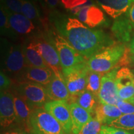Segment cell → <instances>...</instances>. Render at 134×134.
Segmentation results:
<instances>
[{
    "label": "cell",
    "mask_w": 134,
    "mask_h": 134,
    "mask_svg": "<svg viewBox=\"0 0 134 134\" xmlns=\"http://www.w3.org/2000/svg\"><path fill=\"white\" fill-rule=\"evenodd\" d=\"M57 28L70 44L84 58H91L100 50L115 43L113 38L104 31L88 27L76 18H68L58 23Z\"/></svg>",
    "instance_id": "cell-1"
},
{
    "label": "cell",
    "mask_w": 134,
    "mask_h": 134,
    "mask_svg": "<svg viewBox=\"0 0 134 134\" xmlns=\"http://www.w3.org/2000/svg\"><path fill=\"white\" fill-rule=\"evenodd\" d=\"M125 47L122 43H114L100 50L89 58L87 65L90 71L105 74L115 68L125 53Z\"/></svg>",
    "instance_id": "cell-2"
},
{
    "label": "cell",
    "mask_w": 134,
    "mask_h": 134,
    "mask_svg": "<svg viewBox=\"0 0 134 134\" xmlns=\"http://www.w3.org/2000/svg\"><path fill=\"white\" fill-rule=\"evenodd\" d=\"M53 38L52 43L58 53L63 75L87 62L85 58L70 44L66 38L58 34H54Z\"/></svg>",
    "instance_id": "cell-3"
},
{
    "label": "cell",
    "mask_w": 134,
    "mask_h": 134,
    "mask_svg": "<svg viewBox=\"0 0 134 134\" xmlns=\"http://www.w3.org/2000/svg\"><path fill=\"white\" fill-rule=\"evenodd\" d=\"M29 134H65L63 128L44 108L33 110L29 119Z\"/></svg>",
    "instance_id": "cell-4"
},
{
    "label": "cell",
    "mask_w": 134,
    "mask_h": 134,
    "mask_svg": "<svg viewBox=\"0 0 134 134\" xmlns=\"http://www.w3.org/2000/svg\"><path fill=\"white\" fill-rule=\"evenodd\" d=\"M14 92L24 100L32 110L44 108V105L51 100L46 88L32 82H20L15 87Z\"/></svg>",
    "instance_id": "cell-5"
},
{
    "label": "cell",
    "mask_w": 134,
    "mask_h": 134,
    "mask_svg": "<svg viewBox=\"0 0 134 134\" xmlns=\"http://www.w3.org/2000/svg\"><path fill=\"white\" fill-rule=\"evenodd\" d=\"M89 70L87 62L63 75L70 98L75 100L76 97L86 90Z\"/></svg>",
    "instance_id": "cell-6"
},
{
    "label": "cell",
    "mask_w": 134,
    "mask_h": 134,
    "mask_svg": "<svg viewBox=\"0 0 134 134\" xmlns=\"http://www.w3.org/2000/svg\"><path fill=\"white\" fill-rule=\"evenodd\" d=\"M44 109L57 120L65 134H73L70 104L67 100H50L44 105Z\"/></svg>",
    "instance_id": "cell-7"
},
{
    "label": "cell",
    "mask_w": 134,
    "mask_h": 134,
    "mask_svg": "<svg viewBox=\"0 0 134 134\" xmlns=\"http://www.w3.org/2000/svg\"><path fill=\"white\" fill-rule=\"evenodd\" d=\"M120 68L116 66L108 73L103 75L98 99L100 103L116 105L120 99L117 93L115 77Z\"/></svg>",
    "instance_id": "cell-8"
},
{
    "label": "cell",
    "mask_w": 134,
    "mask_h": 134,
    "mask_svg": "<svg viewBox=\"0 0 134 134\" xmlns=\"http://www.w3.org/2000/svg\"><path fill=\"white\" fill-rule=\"evenodd\" d=\"M71 12L78 17V19L90 28L96 27L103 24L104 15L102 10L89 0L86 4L71 9Z\"/></svg>",
    "instance_id": "cell-9"
},
{
    "label": "cell",
    "mask_w": 134,
    "mask_h": 134,
    "mask_svg": "<svg viewBox=\"0 0 134 134\" xmlns=\"http://www.w3.org/2000/svg\"><path fill=\"white\" fill-rule=\"evenodd\" d=\"M35 39L37 43L40 53L48 68L52 70L57 76L64 77L59 57L52 43H50L42 36L37 37Z\"/></svg>",
    "instance_id": "cell-10"
},
{
    "label": "cell",
    "mask_w": 134,
    "mask_h": 134,
    "mask_svg": "<svg viewBox=\"0 0 134 134\" xmlns=\"http://www.w3.org/2000/svg\"><path fill=\"white\" fill-rule=\"evenodd\" d=\"M4 63L9 73L19 78L22 77L27 66L23 53V46L21 45L11 46L6 54Z\"/></svg>",
    "instance_id": "cell-11"
},
{
    "label": "cell",
    "mask_w": 134,
    "mask_h": 134,
    "mask_svg": "<svg viewBox=\"0 0 134 134\" xmlns=\"http://www.w3.org/2000/svg\"><path fill=\"white\" fill-rule=\"evenodd\" d=\"M16 124V117L13 94L9 91L0 94V125L1 129H7Z\"/></svg>",
    "instance_id": "cell-12"
},
{
    "label": "cell",
    "mask_w": 134,
    "mask_h": 134,
    "mask_svg": "<svg viewBox=\"0 0 134 134\" xmlns=\"http://www.w3.org/2000/svg\"><path fill=\"white\" fill-rule=\"evenodd\" d=\"M115 82L120 99L129 100L134 96V76L132 70L127 67H122L118 70L115 77Z\"/></svg>",
    "instance_id": "cell-13"
},
{
    "label": "cell",
    "mask_w": 134,
    "mask_h": 134,
    "mask_svg": "<svg viewBox=\"0 0 134 134\" xmlns=\"http://www.w3.org/2000/svg\"><path fill=\"white\" fill-rule=\"evenodd\" d=\"M55 73L50 68L27 66L25 69L22 78L23 81L40 84L46 88L52 80Z\"/></svg>",
    "instance_id": "cell-14"
},
{
    "label": "cell",
    "mask_w": 134,
    "mask_h": 134,
    "mask_svg": "<svg viewBox=\"0 0 134 134\" xmlns=\"http://www.w3.org/2000/svg\"><path fill=\"white\" fill-rule=\"evenodd\" d=\"M13 94L14 96L16 125L19 129L24 130L29 133V119L32 110L18 94L14 91Z\"/></svg>",
    "instance_id": "cell-15"
},
{
    "label": "cell",
    "mask_w": 134,
    "mask_h": 134,
    "mask_svg": "<svg viewBox=\"0 0 134 134\" xmlns=\"http://www.w3.org/2000/svg\"><path fill=\"white\" fill-rule=\"evenodd\" d=\"M23 50L27 66L49 68L40 53L35 38L25 43Z\"/></svg>",
    "instance_id": "cell-16"
},
{
    "label": "cell",
    "mask_w": 134,
    "mask_h": 134,
    "mask_svg": "<svg viewBox=\"0 0 134 134\" xmlns=\"http://www.w3.org/2000/svg\"><path fill=\"white\" fill-rule=\"evenodd\" d=\"M46 88L51 100H67L70 98L64 77L58 76L55 75Z\"/></svg>",
    "instance_id": "cell-17"
},
{
    "label": "cell",
    "mask_w": 134,
    "mask_h": 134,
    "mask_svg": "<svg viewBox=\"0 0 134 134\" xmlns=\"http://www.w3.org/2000/svg\"><path fill=\"white\" fill-rule=\"evenodd\" d=\"M70 109L72 120V132L73 134H78L93 117L91 114L76 103L70 104Z\"/></svg>",
    "instance_id": "cell-18"
},
{
    "label": "cell",
    "mask_w": 134,
    "mask_h": 134,
    "mask_svg": "<svg viewBox=\"0 0 134 134\" xmlns=\"http://www.w3.org/2000/svg\"><path fill=\"white\" fill-rule=\"evenodd\" d=\"M7 14L9 26L14 32L21 35H27L33 32L36 29L32 21L23 14L7 13Z\"/></svg>",
    "instance_id": "cell-19"
},
{
    "label": "cell",
    "mask_w": 134,
    "mask_h": 134,
    "mask_svg": "<svg viewBox=\"0 0 134 134\" xmlns=\"http://www.w3.org/2000/svg\"><path fill=\"white\" fill-rule=\"evenodd\" d=\"M105 12L117 18L129 9L134 0H96Z\"/></svg>",
    "instance_id": "cell-20"
},
{
    "label": "cell",
    "mask_w": 134,
    "mask_h": 134,
    "mask_svg": "<svg viewBox=\"0 0 134 134\" xmlns=\"http://www.w3.org/2000/svg\"><path fill=\"white\" fill-rule=\"evenodd\" d=\"M95 115L98 121L104 125H109L114 120L121 116L122 113L117 105L104 104L99 103L94 112Z\"/></svg>",
    "instance_id": "cell-21"
},
{
    "label": "cell",
    "mask_w": 134,
    "mask_h": 134,
    "mask_svg": "<svg viewBox=\"0 0 134 134\" xmlns=\"http://www.w3.org/2000/svg\"><path fill=\"white\" fill-rule=\"evenodd\" d=\"M127 14L117 18L112 27V31L117 39L121 42H127L131 38L133 30Z\"/></svg>",
    "instance_id": "cell-22"
},
{
    "label": "cell",
    "mask_w": 134,
    "mask_h": 134,
    "mask_svg": "<svg viewBox=\"0 0 134 134\" xmlns=\"http://www.w3.org/2000/svg\"><path fill=\"white\" fill-rule=\"evenodd\" d=\"M98 98L91 92L85 90L78 95L73 103H76L90 114L94 113L98 103ZM99 100V99H98Z\"/></svg>",
    "instance_id": "cell-23"
},
{
    "label": "cell",
    "mask_w": 134,
    "mask_h": 134,
    "mask_svg": "<svg viewBox=\"0 0 134 134\" xmlns=\"http://www.w3.org/2000/svg\"><path fill=\"white\" fill-rule=\"evenodd\" d=\"M103 76V75L102 73L90 71L88 75V78H87L86 90L91 92L98 98L100 91Z\"/></svg>",
    "instance_id": "cell-24"
},
{
    "label": "cell",
    "mask_w": 134,
    "mask_h": 134,
    "mask_svg": "<svg viewBox=\"0 0 134 134\" xmlns=\"http://www.w3.org/2000/svg\"><path fill=\"white\" fill-rule=\"evenodd\" d=\"M109 126L126 130L134 131V114H122L119 118L114 120Z\"/></svg>",
    "instance_id": "cell-25"
},
{
    "label": "cell",
    "mask_w": 134,
    "mask_h": 134,
    "mask_svg": "<svg viewBox=\"0 0 134 134\" xmlns=\"http://www.w3.org/2000/svg\"><path fill=\"white\" fill-rule=\"evenodd\" d=\"M22 14L31 21H36L39 18L36 6L29 0H23Z\"/></svg>",
    "instance_id": "cell-26"
},
{
    "label": "cell",
    "mask_w": 134,
    "mask_h": 134,
    "mask_svg": "<svg viewBox=\"0 0 134 134\" xmlns=\"http://www.w3.org/2000/svg\"><path fill=\"white\" fill-rule=\"evenodd\" d=\"M23 0H4L1 6L7 13H22Z\"/></svg>",
    "instance_id": "cell-27"
},
{
    "label": "cell",
    "mask_w": 134,
    "mask_h": 134,
    "mask_svg": "<svg viewBox=\"0 0 134 134\" xmlns=\"http://www.w3.org/2000/svg\"><path fill=\"white\" fill-rule=\"evenodd\" d=\"M102 126L99 121L93 117L78 134H99Z\"/></svg>",
    "instance_id": "cell-28"
},
{
    "label": "cell",
    "mask_w": 134,
    "mask_h": 134,
    "mask_svg": "<svg viewBox=\"0 0 134 134\" xmlns=\"http://www.w3.org/2000/svg\"><path fill=\"white\" fill-rule=\"evenodd\" d=\"M0 27L2 34L9 33L10 29H11L8 21L7 13L1 6L0 9Z\"/></svg>",
    "instance_id": "cell-29"
},
{
    "label": "cell",
    "mask_w": 134,
    "mask_h": 134,
    "mask_svg": "<svg viewBox=\"0 0 134 134\" xmlns=\"http://www.w3.org/2000/svg\"><path fill=\"white\" fill-rule=\"evenodd\" d=\"M116 105L121 111L122 114H134V104L130 103L128 100L120 99Z\"/></svg>",
    "instance_id": "cell-30"
},
{
    "label": "cell",
    "mask_w": 134,
    "mask_h": 134,
    "mask_svg": "<svg viewBox=\"0 0 134 134\" xmlns=\"http://www.w3.org/2000/svg\"><path fill=\"white\" fill-rule=\"evenodd\" d=\"M60 1L65 8L72 9L86 4L89 0H60Z\"/></svg>",
    "instance_id": "cell-31"
},
{
    "label": "cell",
    "mask_w": 134,
    "mask_h": 134,
    "mask_svg": "<svg viewBox=\"0 0 134 134\" xmlns=\"http://www.w3.org/2000/svg\"><path fill=\"white\" fill-rule=\"evenodd\" d=\"M99 134H132L126 130L120 129L115 127L103 125Z\"/></svg>",
    "instance_id": "cell-32"
},
{
    "label": "cell",
    "mask_w": 134,
    "mask_h": 134,
    "mask_svg": "<svg viewBox=\"0 0 134 134\" xmlns=\"http://www.w3.org/2000/svg\"><path fill=\"white\" fill-rule=\"evenodd\" d=\"M11 85V79L4 72L1 71L0 73V90L1 91H8Z\"/></svg>",
    "instance_id": "cell-33"
},
{
    "label": "cell",
    "mask_w": 134,
    "mask_h": 134,
    "mask_svg": "<svg viewBox=\"0 0 134 134\" xmlns=\"http://www.w3.org/2000/svg\"><path fill=\"white\" fill-rule=\"evenodd\" d=\"M126 14L129 20L130 24L134 29V2L131 4L129 9L128 13Z\"/></svg>",
    "instance_id": "cell-34"
},
{
    "label": "cell",
    "mask_w": 134,
    "mask_h": 134,
    "mask_svg": "<svg viewBox=\"0 0 134 134\" xmlns=\"http://www.w3.org/2000/svg\"><path fill=\"white\" fill-rule=\"evenodd\" d=\"M1 134H29L27 132L25 131V130L17 128V129H10L7 131L3 132Z\"/></svg>",
    "instance_id": "cell-35"
},
{
    "label": "cell",
    "mask_w": 134,
    "mask_h": 134,
    "mask_svg": "<svg viewBox=\"0 0 134 134\" xmlns=\"http://www.w3.org/2000/svg\"><path fill=\"white\" fill-rule=\"evenodd\" d=\"M47 6L50 8L55 7L58 4L59 0H43Z\"/></svg>",
    "instance_id": "cell-36"
},
{
    "label": "cell",
    "mask_w": 134,
    "mask_h": 134,
    "mask_svg": "<svg viewBox=\"0 0 134 134\" xmlns=\"http://www.w3.org/2000/svg\"><path fill=\"white\" fill-rule=\"evenodd\" d=\"M130 50H134V36L132 38L130 44Z\"/></svg>",
    "instance_id": "cell-37"
},
{
    "label": "cell",
    "mask_w": 134,
    "mask_h": 134,
    "mask_svg": "<svg viewBox=\"0 0 134 134\" xmlns=\"http://www.w3.org/2000/svg\"><path fill=\"white\" fill-rule=\"evenodd\" d=\"M130 58V60H131L132 62L134 63V55H132Z\"/></svg>",
    "instance_id": "cell-38"
},
{
    "label": "cell",
    "mask_w": 134,
    "mask_h": 134,
    "mask_svg": "<svg viewBox=\"0 0 134 134\" xmlns=\"http://www.w3.org/2000/svg\"><path fill=\"white\" fill-rule=\"evenodd\" d=\"M128 101H129V102H130V103L134 104V96H133V98L130 99L129 100H128Z\"/></svg>",
    "instance_id": "cell-39"
},
{
    "label": "cell",
    "mask_w": 134,
    "mask_h": 134,
    "mask_svg": "<svg viewBox=\"0 0 134 134\" xmlns=\"http://www.w3.org/2000/svg\"><path fill=\"white\" fill-rule=\"evenodd\" d=\"M130 52L131 53L132 55H134V50H130Z\"/></svg>",
    "instance_id": "cell-40"
},
{
    "label": "cell",
    "mask_w": 134,
    "mask_h": 134,
    "mask_svg": "<svg viewBox=\"0 0 134 134\" xmlns=\"http://www.w3.org/2000/svg\"><path fill=\"white\" fill-rule=\"evenodd\" d=\"M132 73H133V76H134V68L133 70H132Z\"/></svg>",
    "instance_id": "cell-41"
},
{
    "label": "cell",
    "mask_w": 134,
    "mask_h": 134,
    "mask_svg": "<svg viewBox=\"0 0 134 134\" xmlns=\"http://www.w3.org/2000/svg\"><path fill=\"white\" fill-rule=\"evenodd\" d=\"M0 1H1V3H2V2H3V1H4V0H0Z\"/></svg>",
    "instance_id": "cell-42"
}]
</instances>
